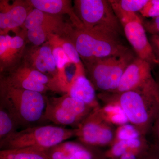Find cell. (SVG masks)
<instances>
[{
  "label": "cell",
  "instance_id": "1",
  "mask_svg": "<svg viewBox=\"0 0 159 159\" xmlns=\"http://www.w3.org/2000/svg\"><path fill=\"white\" fill-rule=\"evenodd\" d=\"M106 107H119L138 134L150 133L158 109L159 84L156 80L144 87L121 93H100Z\"/></svg>",
  "mask_w": 159,
  "mask_h": 159
},
{
  "label": "cell",
  "instance_id": "2",
  "mask_svg": "<svg viewBox=\"0 0 159 159\" xmlns=\"http://www.w3.org/2000/svg\"><path fill=\"white\" fill-rule=\"evenodd\" d=\"M0 105L13 115L19 126L27 127L43 121L46 107L43 94L18 88L1 78Z\"/></svg>",
  "mask_w": 159,
  "mask_h": 159
},
{
  "label": "cell",
  "instance_id": "3",
  "mask_svg": "<svg viewBox=\"0 0 159 159\" xmlns=\"http://www.w3.org/2000/svg\"><path fill=\"white\" fill-rule=\"evenodd\" d=\"M68 39L73 43L83 62L109 57H120L131 53L119 37L95 29L74 28Z\"/></svg>",
  "mask_w": 159,
  "mask_h": 159
},
{
  "label": "cell",
  "instance_id": "4",
  "mask_svg": "<svg viewBox=\"0 0 159 159\" xmlns=\"http://www.w3.org/2000/svg\"><path fill=\"white\" fill-rule=\"evenodd\" d=\"M76 129L57 125L30 126L0 141V148L1 150L27 148L44 150L76 137Z\"/></svg>",
  "mask_w": 159,
  "mask_h": 159
},
{
  "label": "cell",
  "instance_id": "5",
  "mask_svg": "<svg viewBox=\"0 0 159 159\" xmlns=\"http://www.w3.org/2000/svg\"><path fill=\"white\" fill-rule=\"evenodd\" d=\"M74 7L84 29H96L117 37L122 34V25L110 1L75 0Z\"/></svg>",
  "mask_w": 159,
  "mask_h": 159
},
{
  "label": "cell",
  "instance_id": "6",
  "mask_svg": "<svg viewBox=\"0 0 159 159\" xmlns=\"http://www.w3.org/2000/svg\"><path fill=\"white\" fill-rule=\"evenodd\" d=\"M132 53L84 62L86 77L96 90L112 93L118 88L125 69L134 59Z\"/></svg>",
  "mask_w": 159,
  "mask_h": 159
},
{
  "label": "cell",
  "instance_id": "7",
  "mask_svg": "<svg viewBox=\"0 0 159 159\" xmlns=\"http://www.w3.org/2000/svg\"><path fill=\"white\" fill-rule=\"evenodd\" d=\"M76 129L78 142L85 145L112 147L118 139L116 127L101 107L92 111Z\"/></svg>",
  "mask_w": 159,
  "mask_h": 159
},
{
  "label": "cell",
  "instance_id": "8",
  "mask_svg": "<svg viewBox=\"0 0 159 159\" xmlns=\"http://www.w3.org/2000/svg\"><path fill=\"white\" fill-rule=\"evenodd\" d=\"M63 16L33 9L23 26V32L25 31V37L34 46L45 43L50 34L67 38L75 27Z\"/></svg>",
  "mask_w": 159,
  "mask_h": 159
},
{
  "label": "cell",
  "instance_id": "9",
  "mask_svg": "<svg viewBox=\"0 0 159 159\" xmlns=\"http://www.w3.org/2000/svg\"><path fill=\"white\" fill-rule=\"evenodd\" d=\"M126 39L138 57L151 64H157L159 60L147 38L146 30L141 18L121 23Z\"/></svg>",
  "mask_w": 159,
  "mask_h": 159
},
{
  "label": "cell",
  "instance_id": "10",
  "mask_svg": "<svg viewBox=\"0 0 159 159\" xmlns=\"http://www.w3.org/2000/svg\"><path fill=\"white\" fill-rule=\"evenodd\" d=\"M23 61L41 73L57 80L67 90L68 86L61 79L52 48L48 41L42 45L34 46L26 51Z\"/></svg>",
  "mask_w": 159,
  "mask_h": 159
},
{
  "label": "cell",
  "instance_id": "11",
  "mask_svg": "<svg viewBox=\"0 0 159 159\" xmlns=\"http://www.w3.org/2000/svg\"><path fill=\"white\" fill-rule=\"evenodd\" d=\"M151 64L138 57L125 69L119 85L113 93H121L145 86L153 81Z\"/></svg>",
  "mask_w": 159,
  "mask_h": 159
},
{
  "label": "cell",
  "instance_id": "12",
  "mask_svg": "<svg viewBox=\"0 0 159 159\" xmlns=\"http://www.w3.org/2000/svg\"><path fill=\"white\" fill-rule=\"evenodd\" d=\"M34 8L27 1L16 0L12 4L9 1H0V29L1 34H8L23 27L28 16Z\"/></svg>",
  "mask_w": 159,
  "mask_h": 159
},
{
  "label": "cell",
  "instance_id": "13",
  "mask_svg": "<svg viewBox=\"0 0 159 159\" xmlns=\"http://www.w3.org/2000/svg\"><path fill=\"white\" fill-rule=\"evenodd\" d=\"M25 36L0 35V70L10 71L20 63L26 51Z\"/></svg>",
  "mask_w": 159,
  "mask_h": 159
},
{
  "label": "cell",
  "instance_id": "14",
  "mask_svg": "<svg viewBox=\"0 0 159 159\" xmlns=\"http://www.w3.org/2000/svg\"><path fill=\"white\" fill-rule=\"evenodd\" d=\"M150 146L146 138H139L119 142L106 151V156L111 159H141Z\"/></svg>",
  "mask_w": 159,
  "mask_h": 159
},
{
  "label": "cell",
  "instance_id": "15",
  "mask_svg": "<svg viewBox=\"0 0 159 159\" xmlns=\"http://www.w3.org/2000/svg\"><path fill=\"white\" fill-rule=\"evenodd\" d=\"M96 90L85 74H74L69 81L66 94L93 109L100 107Z\"/></svg>",
  "mask_w": 159,
  "mask_h": 159
},
{
  "label": "cell",
  "instance_id": "16",
  "mask_svg": "<svg viewBox=\"0 0 159 159\" xmlns=\"http://www.w3.org/2000/svg\"><path fill=\"white\" fill-rule=\"evenodd\" d=\"M34 9L49 14L69 16L71 23L75 28L84 29L81 21L77 16L72 1L69 0H28Z\"/></svg>",
  "mask_w": 159,
  "mask_h": 159
},
{
  "label": "cell",
  "instance_id": "17",
  "mask_svg": "<svg viewBox=\"0 0 159 159\" xmlns=\"http://www.w3.org/2000/svg\"><path fill=\"white\" fill-rule=\"evenodd\" d=\"M43 121H48L59 126H70L74 129L78 128L83 122L79 117L55 102L53 97H47Z\"/></svg>",
  "mask_w": 159,
  "mask_h": 159
},
{
  "label": "cell",
  "instance_id": "18",
  "mask_svg": "<svg viewBox=\"0 0 159 159\" xmlns=\"http://www.w3.org/2000/svg\"><path fill=\"white\" fill-rule=\"evenodd\" d=\"M47 41L56 44L61 47L72 64L75 66V74H85L84 65L79 53L74 45L67 38L55 34H50Z\"/></svg>",
  "mask_w": 159,
  "mask_h": 159
},
{
  "label": "cell",
  "instance_id": "19",
  "mask_svg": "<svg viewBox=\"0 0 159 159\" xmlns=\"http://www.w3.org/2000/svg\"><path fill=\"white\" fill-rule=\"evenodd\" d=\"M84 145L79 142L65 141L43 150L49 159H70Z\"/></svg>",
  "mask_w": 159,
  "mask_h": 159
},
{
  "label": "cell",
  "instance_id": "20",
  "mask_svg": "<svg viewBox=\"0 0 159 159\" xmlns=\"http://www.w3.org/2000/svg\"><path fill=\"white\" fill-rule=\"evenodd\" d=\"M0 159H49L43 149L35 148H27L1 150Z\"/></svg>",
  "mask_w": 159,
  "mask_h": 159
},
{
  "label": "cell",
  "instance_id": "21",
  "mask_svg": "<svg viewBox=\"0 0 159 159\" xmlns=\"http://www.w3.org/2000/svg\"><path fill=\"white\" fill-rule=\"evenodd\" d=\"M19 127L13 115L7 108L0 105V141L17 131Z\"/></svg>",
  "mask_w": 159,
  "mask_h": 159
},
{
  "label": "cell",
  "instance_id": "22",
  "mask_svg": "<svg viewBox=\"0 0 159 159\" xmlns=\"http://www.w3.org/2000/svg\"><path fill=\"white\" fill-rule=\"evenodd\" d=\"M48 42L50 44L52 48V53L54 56L56 66L59 71L61 79L63 82L68 86L69 81L66 74V65L72 64V63L61 47L54 43Z\"/></svg>",
  "mask_w": 159,
  "mask_h": 159
},
{
  "label": "cell",
  "instance_id": "23",
  "mask_svg": "<svg viewBox=\"0 0 159 159\" xmlns=\"http://www.w3.org/2000/svg\"><path fill=\"white\" fill-rule=\"evenodd\" d=\"M148 0H110L111 5L116 8L128 12L140 11L148 2Z\"/></svg>",
  "mask_w": 159,
  "mask_h": 159
},
{
  "label": "cell",
  "instance_id": "24",
  "mask_svg": "<svg viewBox=\"0 0 159 159\" xmlns=\"http://www.w3.org/2000/svg\"><path fill=\"white\" fill-rule=\"evenodd\" d=\"M105 151L100 148L85 145L70 159H106Z\"/></svg>",
  "mask_w": 159,
  "mask_h": 159
},
{
  "label": "cell",
  "instance_id": "25",
  "mask_svg": "<svg viewBox=\"0 0 159 159\" xmlns=\"http://www.w3.org/2000/svg\"><path fill=\"white\" fill-rule=\"evenodd\" d=\"M139 12L142 16L152 19L159 16V0H148V2Z\"/></svg>",
  "mask_w": 159,
  "mask_h": 159
},
{
  "label": "cell",
  "instance_id": "26",
  "mask_svg": "<svg viewBox=\"0 0 159 159\" xmlns=\"http://www.w3.org/2000/svg\"><path fill=\"white\" fill-rule=\"evenodd\" d=\"M146 31L154 35H159V16L143 23Z\"/></svg>",
  "mask_w": 159,
  "mask_h": 159
},
{
  "label": "cell",
  "instance_id": "27",
  "mask_svg": "<svg viewBox=\"0 0 159 159\" xmlns=\"http://www.w3.org/2000/svg\"><path fill=\"white\" fill-rule=\"evenodd\" d=\"M150 133L152 134L153 139V142L151 144L154 145L159 150V98L157 113Z\"/></svg>",
  "mask_w": 159,
  "mask_h": 159
},
{
  "label": "cell",
  "instance_id": "28",
  "mask_svg": "<svg viewBox=\"0 0 159 159\" xmlns=\"http://www.w3.org/2000/svg\"><path fill=\"white\" fill-rule=\"evenodd\" d=\"M141 159H159V150L154 145L150 144L147 152Z\"/></svg>",
  "mask_w": 159,
  "mask_h": 159
},
{
  "label": "cell",
  "instance_id": "29",
  "mask_svg": "<svg viewBox=\"0 0 159 159\" xmlns=\"http://www.w3.org/2000/svg\"><path fill=\"white\" fill-rule=\"evenodd\" d=\"M152 41L154 45L156 48L159 54V36L157 35H152Z\"/></svg>",
  "mask_w": 159,
  "mask_h": 159
},
{
  "label": "cell",
  "instance_id": "30",
  "mask_svg": "<svg viewBox=\"0 0 159 159\" xmlns=\"http://www.w3.org/2000/svg\"><path fill=\"white\" fill-rule=\"evenodd\" d=\"M106 159H109V158H107Z\"/></svg>",
  "mask_w": 159,
  "mask_h": 159
},
{
  "label": "cell",
  "instance_id": "31",
  "mask_svg": "<svg viewBox=\"0 0 159 159\" xmlns=\"http://www.w3.org/2000/svg\"><path fill=\"white\" fill-rule=\"evenodd\" d=\"M158 35V36H159V35Z\"/></svg>",
  "mask_w": 159,
  "mask_h": 159
}]
</instances>
